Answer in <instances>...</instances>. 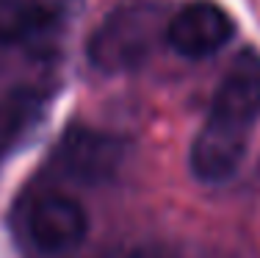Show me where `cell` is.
I'll return each instance as SVG.
<instances>
[{
  "instance_id": "obj_9",
  "label": "cell",
  "mask_w": 260,
  "mask_h": 258,
  "mask_svg": "<svg viewBox=\"0 0 260 258\" xmlns=\"http://www.w3.org/2000/svg\"><path fill=\"white\" fill-rule=\"evenodd\" d=\"M36 108H39L36 97L25 95V92L9 97L6 106L0 108V128L6 131L3 136H14V133L22 128V120H34V117H36Z\"/></svg>"
},
{
  "instance_id": "obj_4",
  "label": "cell",
  "mask_w": 260,
  "mask_h": 258,
  "mask_svg": "<svg viewBox=\"0 0 260 258\" xmlns=\"http://www.w3.org/2000/svg\"><path fill=\"white\" fill-rule=\"evenodd\" d=\"M249 145V131L208 117L191 145V172L202 183H224L238 172Z\"/></svg>"
},
{
  "instance_id": "obj_1",
  "label": "cell",
  "mask_w": 260,
  "mask_h": 258,
  "mask_svg": "<svg viewBox=\"0 0 260 258\" xmlns=\"http://www.w3.org/2000/svg\"><path fill=\"white\" fill-rule=\"evenodd\" d=\"M164 9L150 3L119 6L100 22L89 42V59L100 72H130L155 53L166 39Z\"/></svg>"
},
{
  "instance_id": "obj_7",
  "label": "cell",
  "mask_w": 260,
  "mask_h": 258,
  "mask_svg": "<svg viewBox=\"0 0 260 258\" xmlns=\"http://www.w3.org/2000/svg\"><path fill=\"white\" fill-rule=\"evenodd\" d=\"M83 0H28V34L25 45L45 50L53 45L80 14Z\"/></svg>"
},
{
  "instance_id": "obj_5",
  "label": "cell",
  "mask_w": 260,
  "mask_h": 258,
  "mask_svg": "<svg viewBox=\"0 0 260 258\" xmlns=\"http://www.w3.org/2000/svg\"><path fill=\"white\" fill-rule=\"evenodd\" d=\"M55 158L72 181L100 183L119 169L125 150H122L119 139L108 136V133L91 131V128H72L61 139Z\"/></svg>"
},
{
  "instance_id": "obj_6",
  "label": "cell",
  "mask_w": 260,
  "mask_h": 258,
  "mask_svg": "<svg viewBox=\"0 0 260 258\" xmlns=\"http://www.w3.org/2000/svg\"><path fill=\"white\" fill-rule=\"evenodd\" d=\"M210 117L249 131L260 120V56L241 53L216 86Z\"/></svg>"
},
{
  "instance_id": "obj_10",
  "label": "cell",
  "mask_w": 260,
  "mask_h": 258,
  "mask_svg": "<svg viewBox=\"0 0 260 258\" xmlns=\"http://www.w3.org/2000/svg\"><path fill=\"white\" fill-rule=\"evenodd\" d=\"M127 258H169L164 253V250H155V247H141V250H136V253H130Z\"/></svg>"
},
{
  "instance_id": "obj_3",
  "label": "cell",
  "mask_w": 260,
  "mask_h": 258,
  "mask_svg": "<svg viewBox=\"0 0 260 258\" xmlns=\"http://www.w3.org/2000/svg\"><path fill=\"white\" fill-rule=\"evenodd\" d=\"M235 36V25L224 9L208 0L183 6L169 17L166 45L185 59H208Z\"/></svg>"
},
{
  "instance_id": "obj_8",
  "label": "cell",
  "mask_w": 260,
  "mask_h": 258,
  "mask_svg": "<svg viewBox=\"0 0 260 258\" xmlns=\"http://www.w3.org/2000/svg\"><path fill=\"white\" fill-rule=\"evenodd\" d=\"M28 0H0V47L25 45Z\"/></svg>"
},
{
  "instance_id": "obj_2",
  "label": "cell",
  "mask_w": 260,
  "mask_h": 258,
  "mask_svg": "<svg viewBox=\"0 0 260 258\" xmlns=\"http://www.w3.org/2000/svg\"><path fill=\"white\" fill-rule=\"evenodd\" d=\"M25 231L34 247L45 255L72 253L89 233V214L78 200L61 192L39 194L28 208Z\"/></svg>"
}]
</instances>
